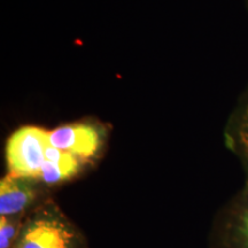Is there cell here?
<instances>
[{
    "label": "cell",
    "instance_id": "1",
    "mask_svg": "<svg viewBox=\"0 0 248 248\" xmlns=\"http://www.w3.org/2000/svg\"><path fill=\"white\" fill-rule=\"evenodd\" d=\"M15 248H88V240L51 197L26 216Z\"/></svg>",
    "mask_w": 248,
    "mask_h": 248
},
{
    "label": "cell",
    "instance_id": "2",
    "mask_svg": "<svg viewBox=\"0 0 248 248\" xmlns=\"http://www.w3.org/2000/svg\"><path fill=\"white\" fill-rule=\"evenodd\" d=\"M48 144V130L40 126L23 125L12 132L5 146L7 173L38 181Z\"/></svg>",
    "mask_w": 248,
    "mask_h": 248
},
{
    "label": "cell",
    "instance_id": "3",
    "mask_svg": "<svg viewBox=\"0 0 248 248\" xmlns=\"http://www.w3.org/2000/svg\"><path fill=\"white\" fill-rule=\"evenodd\" d=\"M208 248H248V181L216 213Z\"/></svg>",
    "mask_w": 248,
    "mask_h": 248
},
{
    "label": "cell",
    "instance_id": "4",
    "mask_svg": "<svg viewBox=\"0 0 248 248\" xmlns=\"http://www.w3.org/2000/svg\"><path fill=\"white\" fill-rule=\"evenodd\" d=\"M105 125L95 121L83 120L61 124L48 130L51 145L64 153L73 155L86 166L94 162L106 145Z\"/></svg>",
    "mask_w": 248,
    "mask_h": 248
},
{
    "label": "cell",
    "instance_id": "5",
    "mask_svg": "<svg viewBox=\"0 0 248 248\" xmlns=\"http://www.w3.org/2000/svg\"><path fill=\"white\" fill-rule=\"evenodd\" d=\"M51 191L35 178L6 173L0 179V216H27L52 197Z\"/></svg>",
    "mask_w": 248,
    "mask_h": 248
},
{
    "label": "cell",
    "instance_id": "6",
    "mask_svg": "<svg viewBox=\"0 0 248 248\" xmlns=\"http://www.w3.org/2000/svg\"><path fill=\"white\" fill-rule=\"evenodd\" d=\"M224 142L228 150L240 162L245 172V181H248V89L226 121Z\"/></svg>",
    "mask_w": 248,
    "mask_h": 248
},
{
    "label": "cell",
    "instance_id": "7",
    "mask_svg": "<svg viewBox=\"0 0 248 248\" xmlns=\"http://www.w3.org/2000/svg\"><path fill=\"white\" fill-rule=\"evenodd\" d=\"M26 216H0V248H15Z\"/></svg>",
    "mask_w": 248,
    "mask_h": 248
}]
</instances>
